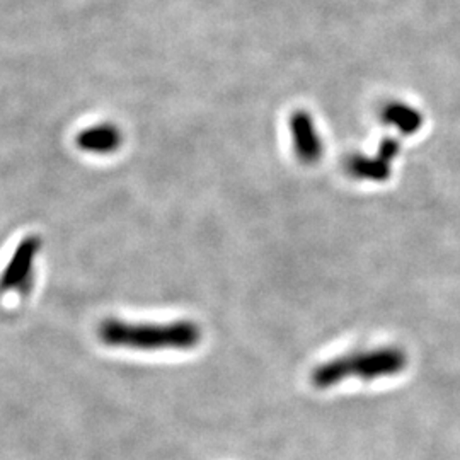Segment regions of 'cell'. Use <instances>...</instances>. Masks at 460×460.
Listing matches in <instances>:
<instances>
[{
    "instance_id": "obj_5",
    "label": "cell",
    "mask_w": 460,
    "mask_h": 460,
    "mask_svg": "<svg viewBox=\"0 0 460 460\" xmlns=\"http://www.w3.org/2000/svg\"><path fill=\"white\" fill-rule=\"evenodd\" d=\"M290 132L296 155L304 163H314L321 154V144L314 128L313 118L304 111H296L290 118Z\"/></svg>"
},
{
    "instance_id": "obj_2",
    "label": "cell",
    "mask_w": 460,
    "mask_h": 460,
    "mask_svg": "<svg viewBox=\"0 0 460 460\" xmlns=\"http://www.w3.org/2000/svg\"><path fill=\"white\" fill-rule=\"evenodd\" d=\"M408 353L397 346H380L365 351L348 353L343 357L319 363L311 374L315 389H331L348 378L358 377L363 382L394 377L408 368Z\"/></svg>"
},
{
    "instance_id": "obj_4",
    "label": "cell",
    "mask_w": 460,
    "mask_h": 460,
    "mask_svg": "<svg viewBox=\"0 0 460 460\" xmlns=\"http://www.w3.org/2000/svg\"><path fill=\"white\" fill-rule=\"evenodd\" d=\"M123 135L111 123H101L87 127L75 137V146L89 154H113L121 147Z\"/></svg>"
},
{
    "instance_id": "obj_3",
    "label": "cell",
    "mask_w": 460,
    "mask_h": 460,
    "mask_svg": "<svg viewBox=\"0 0 460 460\" xmlns=\"http://www.w3.org/2000/svg\"><path fill=\"white\" fill-rule=\"evenodd\" d=\"M41 249V239L38 235L24 237L14 254L11 256L5 270L0 275V292H19L28 294L33 279L34 261Z\"/></svg>"
},
{
    "instance_id": "obj_1",
    "label": "cell",
    "mask_w": 460,
    "mask_h": 460,
    "mask_svg": "<svg viewBox=\"0 0 460 460\" xmlns=\"http://www.w3.org/2000/svg\"><path fill=\"white\" fill-rule=\"evenodd\" d=\"M99 341L110 348H127L142 351L193 349L203 340V331L195 321L172 323H128L108 317L98 328Z\"/></svg>"
}]
</instances>
